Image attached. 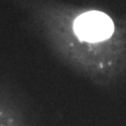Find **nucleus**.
Segmentation results:
<instances>
[{"instance_id": "f257e3e1", "label": "nucleus", "mask_w": 126, "mask_h": 126, "mask_svg": "<svg viewBox=\"0 0 126 126\" xmlns=\"http://www.w3.org/2000/svg\"><path fill=\"white\" fill-rule=\"evenodd\" d=\"M62 63L98 86L115 83L126 70V23L93 7L58 0H18Z\"/></svg>"}, {"instance_id": "f03ea898", "label": "nucleus", "mask_w": 126, "mask_h": 126, "mask_svg": "<svg viewBox=\"0 0 126 126\" xmlns=\"http://www.w3.org/2000/svg\"><path fill=\"white\" fill-rule=\"evenodd\" d=\"M0 126H31L22 103L4 89H0Z\"/></svg>"}]
</instances>
